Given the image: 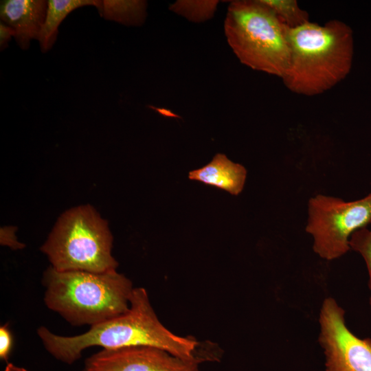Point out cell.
<instances>
[{"label":"cell","mask_w":371,"mask_h":371,"mask_svg":"<svg viewBox=\"0 0 371 371\" xmlns=\"http://www.w3.org/2000/svg\"><path fill=\"white\" fill-rule=\"evenodd\" d=\"M4 371H28L26 369L15 366L12 363H7Z\"/></svg>","instance_id":"cell-19"},{"label":"cell","mask_w":371,"mask_h":371,"mask_svg":"<svg viewBox=\"0 0 371 371\" xmlns=\"http://www.w3.org/2000/svg\"><path fill=\"white\" fill-rule=\"evenodd\" d=\"M14 30L8 25L1 21L0 23V48L1 51L8 46L12 36H14Z\"/></svg>","instance_id":"cell-18"},{"label":"cell","mask_w":371,"mask_h":371,"mask_svg":"<svg viewBox=\"0 0 371 371\" xmlns=\"http://www.w3.org/2000/svg\"><path fill=\"white\" fill-rule=\"evenodd\" d=\"M291 57L281 78L291 92L306 96L321 94L350 72L354 56L351 27L332 19L324 25L311 21L289 29Z\"/></svg>","instance_id":"cell-2"},{"label":"cell","mask_w":371,"mask_h":371,"mask_svg":"<svg viewBox=\"0 0 371 371\" xmlns=\"http://www.w3.org/2000/svg\"><path fill=\"white\" fill-rule=\"evenodd\" d=\"M43 284L46 306L73 326H92L126 313L134 289L116 270L60 271L52 267L44 272Z\"/></svg>","instance_id":"cell-3"},{"label":"cell","mask_w":371,"mask_h":371,"mask_svg":"<svg viewBox=\"0 0 371 371\" xmlns=\"http://www.w3.org/2000/svg\"><path fill=\"white\" fill-rule=\"evenodd\" d=\"M143 0H97L95 8L102 17L128 26L142 25L147 15Z\"/></svg>","instance_id":"cell-12"},{"label":"cell","mask_w":371,"mask_h":371,"mask_svg":"<svg viewBox=\"0 0 371 371\" xmlns=\"http://www.w3.org/2000/svg\"><path fill=\"white\" fill-rule=\"evenodd\" d=\"M371 223V192L352 201L317 194L308 202L306 232L313 238L314 251L332 260L350 249V238L356 231Z\"/></svg>","instance_id":"cell-6"},{"label":"cell","mask_w":371,"mask_h":371,"mask_svg":"<svg viewBox=\"0 0 371 371\" xmlns=\"http://www.w3.org/2000/svg\"><path fill=\"white\" fill-rule=\"evenodd\" d=\"M12 347V337L8 324L0 327V359L7 361Z\"/></svg>","instance_id":"cell-16"},{"label":"cell","mask_w":371,"mask_h":371,"mask_svg":"<svg viewBox=\"0 0 371 371\" xmlns=\"http://www.w3.org/2000/svg\"><path fill=\"white\" fill-rule=\"evenodd\" d=\"M349 244L350 249L359 253L365 261L369 276L371 309V223L354 232L350 236Z\"/></svg>","instance_id":"cell-15"},{"label":"cell","mask_w":371,"mask_h":371,"mask_svg":"<svg viewBox=\"0 0 371 371\" xmlns=\"http://www.w3.org/2000/svg\"><path fill=\"white\" fill-rule=\"evenodd\" d=\"M37 335L46 350L60 361L71 364L89 347L118 349L149 346L166 350L183 359L196 358L198 342L172 333L157 317L146 290L134 288L129 309L114 318L90 326L85 333L62 336L41 326Z\"/></svg>","instance_id":"cell-1"},{"label":"cell","mask_w":371,"mask_h":371,"mask_svg":"<svg viewBox=\"0 0 371 371\" xmlns=\"http://www.w3.org/2000/svg\"><path fill=\"white\" fill-rule=\"evenodd\" d=\"M246 177V168L223 153L216 154L210 163L188 173L190 180L223 190L234 196L243 191Z\"/></svg>","instance_id":"cell-10"},{"label":"cell","mask_w":371,"mask_h":371,"mask_svg":"<svg viewBox=\"0 0 371 371\" xmlns=\"http://www.w3.org/2000/svg\"><path fill=\"white\" fill-rule=\"evenodd\" d=\"M112 247L107 222L86 205L64 212L41 250L57 271L104 273L118 266L111 254Z\"/></svg>","instance_id":"cell-5"},{"label":"cell","mask_w":371,"mask_h":371,"mask_svg":"<svg viewBox=\"0 0 371 371\" xmlns=\"http://www.w3.org/2000/svg\"><path fill=\"white\" fill-rule=\"evenodd\" d=\"M289 29L261 0L230 1L224 21L227 42L239 61L280 78L290 62Z\"/></svg>","instance_id":"cell-4"},{"label":"cell","mask_w":371,"mask_h":371,"mask_svg":"<svg viewBox=\"0 0 371 371\" xmlns=\"http://www.w3.org/2000/svg\"><path fill=\"white\" fill-rule=\"evenodd\" d=\"M97 0H49L45 19L38 41L41 50L45 53L56 41L58 27L66 16L74 10L87 5L96 6Z\"/></svg>","instance_id":"cell-11"},{"label":"cell","mask_w":371,"mask_h":371,"mask_svg":"<svg viewBox=\"0 0 371 371\" xmlns=\"http://www.w3.org/2000/svg\"><path fill=\"white\" fill-rule=\"evenodd\" d=\"M345 312L326 298L320 314L319 342L325 356V371H371V339H361L347 327Z\"/></svg>","instance_id":"cell-7"},{"label":"cell","mask_w":371,"mask_h":371,"mask_svg":"<svg viewBox=\"0 0 371 371\" xmlns=\"http://www.w3.org/2000/svg\"><path fill=\"white\" fill-rule=\"evenodd\" d=\"M1 244L14 249L24 247L23 244L18 242L13 227H3L1 229Z\"/></svg>","instance_id":"cell-17"},{"label":"cell","mask_w":371,"mask_h":371,"mask_svg":"<svg viewBox=\"0 0 371 371\" xmlns=\"http://www.w3.org/2000/svg\"><path fill=\"white\" fill-rule=\"evenodd\" d=\"M47 9L45 0H5L1 1V21L15 32L14 38L23 49L38 40Z\"/></svg>","instance_id":"cell-9"},{"label":"cell","mask_w":371,"mask_h":371,"mask_svg":"<svg viewBox=\"0 0 371 371\" xmlns=\"http://www.w3.org/2000/svg\"><path fill=\"white\" fill-rule=\"evenodd\" d=\"M82 371H88V370H87L86 369H84Z\"/></svg>","instance_id":"cell-20"},{"label":"cell","mask_w":371,"mask_h":371,"mask_svg":"<svg viewBox=\"0 0 371 371\" xmlns=\"http://www.w3.org/2000/svg\"><path fill=\"white\" fill-rule=\"evenodd\" d=\"M218 3L217 0H178L168 9L190 22L203 23L214 16Z\"/></svg>","instance_id":"cell-13"},{"label":"cell","mask_w":371,"mask_h":371,"mask_svg":"<svg viewBox=\"0 0 371 371\" xmlns=\"http://www.w3.org/2000/svg\"><path fill=\"white\" fill-rule=\"evenodd\" d=\"M289 28L293 29L309 22L308 13L295 0H261Z\"/></svg>","instance_id":"cell-14"},{"label":"cell","mask_w":371,"mask_h":371,"mask_svg":"<svg viewBox=\"0 0 371 371\" xmlns=\"http://www.w3.org/2000/svg\"><path fill=\"white\" fill-rule=\"evenodd\" d=\"M201 359H183L154 346L102 349L88 357V371H200Z\"/></svg>","instance_id":"cell-8"}]
</instances>
